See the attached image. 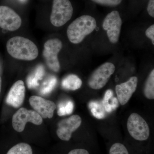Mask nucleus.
Instances as JSON below:
<instances>
[{
  "label": "nucleus",
  "instance_id": "obj_8",
  "mask_svg": "<svg viewBox=\"0 0 154 154\" xmlns=\"http://www.w3.org/2000/svg\"><path fill=\"white\" fill-rule=\"evenodd\" d=\"M122 21L119 13L113 11L108 14L105 17L102 27L107 31L109 41L113 44L117 43L121 32Z\"/></svg>",
  "mask_w": 154,
  "mask_h": 154
},
{
  "label": "nucleus",
  "instance_id": "obj_17",
  "mask_svg": "<svg viewBox=\"0 0 154 154\" xmlns=\"http://www.w3.org/2000/svg\"><path fill=\"white\" fill-rule=\"evenodd\" d=\"M143 93L147 99H154V69L152 71L146 80Z\"/></svg>",
  "mask_w": 154,
  "mask_h": 154
},
{
  "label": "nucleus",
  "instance_id": "obj_14",
  "mask_svg": "<svg viewBox=\"0 0 154 154\" xmlns=\"http://www.w3.org/2000/svg\"><path fill=\"white\" fill-rule=\"evenodd\" d=\"M82 82L76 75H69L62 82V87L64 89L70 91H76L82 87Z\"/></svg>",
  "mask_w": 154,
  "mask_h": 154
},
{
  "label": "nucleus",
  "instance_id": "obj_27",
  "mask_svg": "<svg viewBox=\"0 0 154 154\" xmlns=\"http://www.w3.org/2000/svg\"><path fill=\"white\" fill-rule=\"evenodd\" d=\"M57 114L59 116H63L66 115L65 108V105L63 103H61L59 105L58 110H57Z\"/></svg>",
  "mask_w": 154,
  "mask_h": 154
},
{
  "label": "nucleus",
  "instance_id": "obj_6",
  "mask_svg": "<svg viewBox=\"0 0 154 154\" xmlns=\"http://www.w3.org/2000/svg\"><path fill=\"white\" fill-rule=\"evenodd\" d=\"M62 47V42L58 38L49 39L45 43L42 54L47 66L53 72H58L60 69L57 55Z\"/></svg>",
  "mask_w": 154,
  "mask_h": 154
},
{
  "label": "nucleus",
  "instance_id": "obj_18",
  "mask_svg": "<svg viewBox=\"0 0 154 154\" xmlns=\"http://www.w3.org/2000/svg\"><path fill=\"white\" fill-rule=\"evenodd\" d=\"M89 107L94 117L98 119H102L105 117V110L102 102L91 101L89 103Z\"/></svg>",
  "mask_w": 154,
  "mask_h": 154
},
{
  "label": "nucleus",
  "instance_id": "obj_25",
  "mask_svg": "<svg viewBox=\"0 0 154 154\" xmlns=\"http://www.w3.org/2000/svg\"><path fill=\"white\" fill-rule=\"evenodd\" d=\"M147 11L151 17H154V0H149L147 6Z\"/></svg>",
  "mask_w": 154,
  "mask_h": 154
},
{
  "label": "nucleus",
  "instance_id": "obj_15",
  "mask_svg": "<svg viewBox=\"0 0 154 154\" xmlns=\"http://www.w3.org/2000/svg\"><path fill=\"white\" fill-rule=\"evenodd\" d=\"M102 104L105 110L107 113H111L118 106V100L113 97V91L108 90L105 92Z\"/></svg>",
  "mask_w": 154,
  "mask_h": 154
},
{
  "label": "nucleus",
  "instance_id": "obj_28",
  "mask_svg": "<svg viewBox=\"0 0 154 154\" xmlns=\"http://www.w3.org/2000/svg\"><path fill=\"white\" fill-rule=\"evenodd\" d=\"M2 80L0 77V94H1V89H2Z\"/></svg>",
  "mask_w": 154,
  "mask_h": 154
},
{
  "label": "nucleus",
  "instance_id": "obj_11",
  "mask_svg": "<svg viewBox=\"0 0 154 154\" xmlns=\"http://www.w3.org/2000/svg\"><path fill=\"white\" fill-rule=\"evenodd\" d=\"M29 101L34 111L37 112L42 118H52L56 108L54 102L36 96H31Z\"/></svg>",
  "mask_w": 154,
  "mask_h": 154
},
{
  "label": "nucleus",
  "instance_id": "obj_7",
  "mask_svg": "<svg viewBox=\"0 0 154 154\" xmlns=\"http://www.w3.org/2000/svg\"><path fill=\"white\" fill-rule=\"evenodd\" d=\"M42 121L41 116L36 111L28 110L22 107L13 115L12 125L15 131L21 132L24 131L27 122H30L36 125H40Z\"/></svg>",
  "mask_w": 154,
  "mask_h": 154
},
{
  "label": "nucleus",
  "instance_id": "obj_1",
  "mask_svg": "<svg viewBox=\"0 0 154 154\" xmlns=\"http://www.w3.org/2000/svg\"><path fill=\"white\" fill-rule=\"evenodd\" d=\"M7 49L11 56L21 60H33L38 54L36 45L22 36H15L9 39L7 42Z\"/></svg>",
  "mask_w": 154,
  "mask_h": 154
},
{
  "label": "nucleus",
  "instance_id": "obj_21",
  "mask_svg": "<svg viewBox=\"0 0 154 154\" xmlns=\"http://www.w3.org/2000/svg\"><path fill=\"white\" fill-rule=\"evenodd\" d=\"M109 154H129V153L124 145L116 143L111 146Z\"/></svg>",
  "mask_w": 154,
  "mask_h": 154
},
{
  "label": "nucleus",
  "instance_id": "obj_23",
  "mask_svg": "<svg viewBox=\"0 0 154 154\" xmlns=\"http://www.w3.org/2000/svg\"><path fill=\"white\" fill-rule=\"evenodd\" d=\"M146 36L151 40L152 43L154 45V25H152L147 29L145 32Z\"/></svg>",
  "mask_w": 154,
  "mask_h": 154
},
{
  "label": "nucleus",
  "instance_id": "obj_13",
  "mask_svg": "<svg viewBox=\"0 0 154 154\" xmlns=\"http://www.w3.org/2000/svg\"><path fill=\"white\" fill-rule=\"evenodd\" d=\"M25 88L24 82L17 81L11 87L6 98V103L15 108L20 107L25 98Z\"/></svg>",
  "mask_w": 154,
  "mask_h": 154
},
{
  "label": "nucleus",
  "instance_id": "obj_24",
  "mask_svg": "<svg viewBox=\"0 0 154 154\" xmlns=\"http://www.w3.org/2000/svg\"><path fill=\"white\" fill-rule=\"evenodd\" d=\"M66 112V115H70L72 113L74 109V104L71 101H69L66 102V104L65 105Z\"/></svg>",
  "mask_w": 154,
  "mask_h": 154
},
{
  "label": "nucleus",
  "instance_id": "obj_12",
  "mask_svg": "<svg viewBox=\"0 0 154 154\" xmlns=\"http://www.w3.org/2000/svg\"><path fill=\"white\" fill-rule=\"evenodd\" d=\"M137 82V77L134 76L125 82L116 86L117 99L121 105H125L128 102L136 90Z\"/></svg>",
  "mask_w": 154,
  "mask_h": 154
},
{
  "label": "nucleus",
  "instance_id": "obj_22",
  "mask_svg": "<svg viewBox=\"0 0 154 154\" xmlns=\"http://www.w3.org/2000/svg\"><path fill=\"white\" fill-rule=\"evenodd\" d=\"M94 2L102 5L115 7L119 5L122 0H92Z\"/></svg>",
  "mask_w": 154,
  "mask_h": 154
},
{
  "label": "nucleus",
  "instance_id": "obj_2",
  "mask_svg": "<svg viewBox=\"0 0 154 154\" xmlns=\"http://www.w3.org/2000/svg\"><path fill=\"white\" fill-rule=\"evenodd\" d=\"M97 23L94 17L88 15L81 16L70 24L67 30L69 40L73 44H79L86 36L92 33Z\"/></svg>",
  "mask_w": 154,
  "mask_h": 154
},
{
  "label": "nucleus",
  "instance_id": "obj_9",
  "mask_svg": "<svg viewBox=\"0 0 154 154\" xmlns=\"http://www.w3.org/2000/svg\"><path fill=\"white\" fill-rule=\"evenodd\" d=\"M22 21L18 14L8 7L0 6V28L14 31L18 30Z\"/></svg>",
  "mask_w": 154,
  "mask_h": 154
},
{
  "label": "nucleus",
  "instance_id": "obj_19",
  "mask_svg": "<svg viewBox=\"0 0 154 154\" xmlns=\"http://www.w3.org/2000/svg\"><path fill=\"white\" fill-rule=\"evenodd\" d=\"M7 154H33L32 148L28 144L19 143L14 146Z\"/></svg>",
  "mask_w": 154,
  "mask_h": 154
},
{
  "label": "nucleus",
  "instance_id": "obj_26",
  "mask_svg": "<svg viewBox=\"0 0 154 154\" xmlns=\"http://www.w3.org/2000/svg\"><path fill=\"white\" fill-rule=\"evenodd\" d=\"M68 154H89V153L85 149H77L72 150Z\"/></svg>",
  "mask_w": 154,
  "mask_h": 154
},
{
  "label": "nucleus",
  "instance_id": "obj_4",
  "mask_svg": "<svg viewBox=\"0 0 154 154\" xmlns=\"http://www.w3.org/2000/svg\"><path fill=\"white\" fill-rule=\"evenodd\" d=\"M127 126L129 134L136 140L144 141L148 139L150 134L148 125L137 113H132L130 115Z\"/></svg>",
  "mask_w": 154,
  "mask_h": 154
},
{
  "label": "nucleus",
  "instance_id": "obj_16",
  "mask_svg": "<svg viewBox=\"0 0 154 154\" xmlns=\"http://www.w3.org/2000/svg\"><path fill=\"white\" fill-rule=\"evenodd\" d=\"M44 68L42 66H38L32 74L27 79V84L29 89H34L38 85V82L42 79L44 75Z\"/></svg>",
  "mask_w": 154,
  "mask_h": 154
},
{
  "label": "nucleus",
  "instance_id": "obj_5",
  "mask_svg": "<svg viewBox=\"0 0 154 154\" xmlns=\"http://www.w3.org/2000/svg\"><path fill=\"white\" fill-rule=\"evenodd\" d=\"M115 71L114 65L107 62L96 69L89 77L88 86L94 90H99L105 87Z\"/></svg>",
  "mask_w": 154,
  "mask_h": 154
},
{
  "label": "nucleus",
  "instance_id": "obj_3",
  "mask_svg": "<svg viewBox=\"0 0 154 154\" xmlns=\"http://www.w3.org/2000/svg\"><path fill=\"white\" fill-rule=\"evenodd\" d=\"M73 8L69 0H53L50 21L54 26L61 27L72 18Z\"/></svg>",
  "mask_w": 154,
  "mask_h": 154
},
{
  "label": "nucleus",
  "instance_id": "obj_20",
  "mask_svg": "<svg viewBox=\"0 0 154 154\" xmlns=\"http://www.w3.org/2000/svg\"><path fill=\"white\" fill-rule=\"evenodd\" d=\"M57 83V79L54 76H51L43 84L40 90L41 95H47L51 93L55 88Z\"/></svg>",
  "mask_w": 154,
  "mask_h": 154
},
{
  "label": "nucleus",
  "instance_id": "obj_10",
  "mask_svg": "<svg viewBox=\"0 0 154 154\" xmlns=\"http://www.w3.org/2000/svg\"><path fill=\"white\" fill-rule=\"evenodd\" d=\"M82 122V118L78 115H72L61 120L58 124L57 130V136L61 140H69L72 134L79 127Z\"/></svg>",
  "mask_w": 154,
  "mask_h": 154
}]
</instances>
